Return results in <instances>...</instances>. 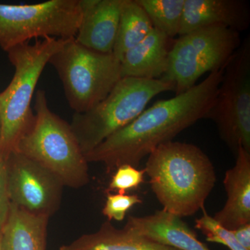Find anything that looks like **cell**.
<instances>
[{
    "label": "cell",
    "mask_w": 250,
    "mask_h": 250,
    "mask_svg": "<svg viewBox=\"0 0 250 250\" xmlns=\"http://www.w3.org/2000/svg\"><path fill=\"white\" fill-rule=\"evenodd\" d=\"M224 69L210 72L205 80L183 93L156 102L85 154V159L88 163H102L108 172H114L123 165L137 167L158 146L172 141L200 120L207 119Z\"/></svg>",
    "instance_id": "cell-1"
},
{
    "label": "cell",
    "mask_w": 250,
    "mask_h": 250,
    "mask_svg": "<svg viewBox=\"0 0 250 250\" xmlns=\"http://www.w3.org/2000/svg\"><path fill=\"white\" fill-rule=\"evenodd\" d=\"M147 156L144 170L163 210L182 218L205 207L216 174L211 161L200 147L171 141Z\"/></svg>",
    "instance_id": "cell-2"
},
{
    "label": "cell",
    "mask_w": 250,
    "mask_h": 250,
    "mask_svg": "<svg viewBox=\"0 0 250 250\" xmlns=\"http://www.w3.org/2000/svg\"><path fill=\"white\" fill-rule=\"evenodd\" d=\"M64 41L46 38L6 52L15 72L9 84L0 93V156L3 160L16 150L20 140L34 123L35 116L31 104L36 85L49 59Z\"/></svg>",
    "instance_id": "cell-3"
},
{
    "label": "cell",
    "mask_w": 250,
    "mask_h": 250,
    "mask_svg": "<svg viewBox=\"0 0 250 250\" xmlns=\"http://www.w3.org/2000/svg\"><path fill=\"white\" fill-rule=\"evenodd\" d=\"M34 121L16 150L36 161L66 187L79 188L89 181L88 161L70 125L51 111L45 91L35 95Z\"/></svg>",
    "instance_id": "cell-4"
},
{
    "label": "cell",
    "mask_w": 250,
    "mask_h": 250,
    "mask_svg": "<svg viewBox=\"0 0 250 250\" xmlns=\"http://www.w3.org/2000/svg\"><path fill=\"white\" fill-rule=\"evenodd\" d=\"M174 91L171 82L123 77L96 106L74 113L70 123L83 154L136 119L156 95Z\"/></svg>",
    "instance_id": "cell-5"
},
{
    "label": "cell",
    "mask_w": 250,
    "mask_h": 250,
    "mask_svg": "<svg viewBox=\"0 0 250 250\" xmlns=\"http://www.w3.org/2000/svg\"><path fill=\"white\" fill-rule=\"evenodd\" d=\"M49 63L58 74L74 113L96 106L122 79L121 62L114 54L87 48L75 38L65 40Z\"/></svg>",
    "instance_id": "cell-6"
},
{
    "label": "cell",
    "mask_w": 250,
    "mask_h": 250,
    "mask_svg": "<svg viewBox=\"0 0 250 250\" xmlns=\"http://www.w3.org/2000/svg\"><path fill=\"white\" fill-rule=\"evenodd\" d=\"M241 43L239 32L223 27L201 28L179 36L171 47L161 79L174 85L175 95L183 93L202 75L226 66Z\"/></svg>",
    "instance_id": "cell-7"
},
{
    "label": "cell",
    "mask_w": 250,
    "mask_h": 250,
    "mask_svg": "<svg viewBox=\"0 0 250 250\" xmlns=\"http://www.w3.org/2000/svg\"><path fill=\"white\" fill-rule=\"evenodd\" d=\"M80 20V0L0 4V48L6 52L33 39L75 38Z\"/></svg>",
    "instance_id": "cell-8"
},
{
    "label": "cell",
    "mask_w": 250,
    "mask_h": 250,
    "mask_svg": "<svg viewBox=\"0 0 250 250\" xmlns=\"http://www.w3.org/2000/svg\"><path fill=\"white\" fill-rule=\"evenodd\" d=\"M207 119L236 154L250 152V39L246 38L224 69L214 103Z\"/></svg>",
    "instance_id": "cell-9"
},
{
    "label": "cell",
    "mask_w": 250,
    "mask_h": 250,
    "mask_svg": "<svg viewBox=\"0 0 250 250\" xmlns=\"http://www.w3.org/2000/svg\"><path fill=\"white\" fill-rule=\"evenodd\" d=\"M5 163L11 203L49 218L58 210L64 186L54 174L16 150Z\"/></svg>",
    "instance_id": "cell-10"
},
{
    "label": "cell",
    "mask_w": 250,
    "mask_h": 250,
    "mask_svg": "<svg viewBox=\"0 0 250 250\" xmlns=\"http://www.w3.org/2000/svg\"><path fill=\"white\" fill-rule=\"evenodd\" d=\"M123 0H80L81 20L75 40L87 48L113 53Z\"/></svg>",
    "instance_id": "cell-11"
},
{
    "label": "cell",
    "mask_w": 250,
    "mask_h": 250,
    "mask_svg": "<svg viewBox=\"0 0 250 250\" xmlns=\"http://www.w3.org/2000/svg\"><path fill=\"white\" fill-rule=\"evenodd\" d=\"M250 25V7L245 0H185L179 36L209 27L241 33Z\"/></svg>",
    "instance_id": "cell-12"
},
{
    "label": "cell",
    "mask_w": 250,
    "mask_h": 250,
    "mask_svg": "<svg viewBox=\"0 0 250 250\" xmlns=\"http://www.w3.org/2000/svg\"><path fill=\"white\" fill-rule=\"evenodd\" d=\"M125 228L177 250H210L182 218L164 210L146 216H129Z\"/></svg>",
    "instance_id": "cell-13"
},
{
    "label": "cell",
    "mask_w": 250,
    "mask_h": 250,
    "mask_svg": "<svg viewBox=\"0 0 250 250\" xmlns=\"http://www.w3.org/2000/svg\"><path fill=\"white\" fill-rule=\"evenodd\" d=\"M234 166L223 179L228 200L213 218L223 228L235 229L250 223V152L240 147Z\"/></svg>",
    "instance_id": "cell-14"
},
{
    "label": "cell",
    "mask_w": 250,
    "mask_h": 250,
    "mask_svg": "<svg viewBox=\"0 0 250 250\" xmlns=\"http://www.w3.org/2000/svg\"><path fill=\"white\" fill-rule=\"evenodd\" d=\"M171 39L153 28L141 42L126 52L121 61V76L158 80L166 73Z\"/></svg>",
    "instance_id": "cell-15"
},
{
    "label": "cell",
    "mask_w": 250,
    "mask_h": 250,
    "mask_svg": "<svg viewBox=\"0 0 250 250\" xmlns=\"http://www.w3.org/2000/svg\"><path fill=\"white\" fill-rule=\"evenodd\" d=\"M49 218L11 203L1 230V250H46Z\"/></svg>",
    "instance_id": "cell-16"
},
{
    "label": "cell",
    "mask_w": 250,
    "mask_h": 250,
    "mask_svg": "<svg viewBox=\"0 0 250 250\" xmlns=\"http://www.w3.org/2000/svg\"><path fill=\"white\" fill-rule=\"evenodd\" d=\"M59 250H177L149 241L125 228L119 229L111 222L102 225L96 232L79 237Z\"/></svg>",
    "instance_id": "cell-17"
},
{
    "label": "cell",
    "mask_w": 250,
    "mask_h": 250,
    "mask_svg": "<svg viewBox=\"0 0 250 250\" xmlns=\"http://www.w3.org/2000/svg\"><path fill=\"white\" fill-rule=\"evenodd\" d=\"M153 25L137 0H123L119 27L113 54L120 62L152 31Z\"/></svg>",
    "instance_id": "cell-18"
},
{
    "label": "cell",
    "mask_w": 250,
    "mask_h": 250,
    "mask_svg": "<svg viewBox=\"0 0 250 250\" xmlns=\"http://www.w3.org/2000/svg\"><path fill=\"white\" fill-rule=\"evenodd\" d=\"M153 27L170 39L179 35L185 0H137Z\"/></svg>",
    "instance_id": "cell-19"
},
{
    "label": "cell",
    "mask_w": 250,
    "mask_h": 250,
    "mask_svg": "<svg viewBox=\"0 0 250 250\" xmlns=\"http://www.w3.org/2000/svg\"><path fill=\"white\" fill-rule=\"evenodd\" d=\"M202 210L203 215L195 220V227L205 235L206 241L223 245L230 250H247L237 241L231 230L223 228L213 217L208 215L205 207Z\"/></svg>",
    "instance_id": "cell-20"
},
{
    "label": "cell",
    "mask_w": 250,
    "mask_h": 250,
    "mask_svg": "<svg viewBox=\"0 0 250 250\" xmlns=\"http://www.w3.org/2000/svg\"><path fill=\"white\" fill-rule=\"evenodd\" d=\"M146 171L139 170L131 165L120 166L113 172L106 193L116 192L118 194H126V192L137 188L145 182Z\"/></svg>",
    "instance_id": "cell-21"
},
{
    "label": "cell",
    "mask_w": 250,
    "mask_h": 250,
    "mask_svg": "<svg viewBox=\"0 0 250 250\" xmlns=\"http://www.w3.org/2000/svg\"><path fill=\"white\" fill-rule=\"evenodd\" d=\"M142 202L143 200L137 195L107 193L103 213L107 218L108 221L121 222L129 210Z\"/></svg>",
    "instance_id": "cell-22"
},
{
    "label": "cell",
    "mask_w": 250,
    "mask_h": 250,
    "mask_svg": "<svg viewBox=\"0 0 250 250\" xmlns=\"http://www.w3.org/2000/svg\"><path fill=\"white\" fill-rule=\"evenodd\" d=\"M11 200L8 188L7 172L4 160L0 161V231L9 215Z\"/></svg>",
    "instance_id": "cell-23"
},
{
    "label": "cell",
    "mask_w": 250,
    "mask_h": 250,
    "mask_svg": "<svg viewBox=\"0 0 250 250\" xmlns=\"http://www.w3.org/2000/svg\"><path fill=\"white\" fill-rule=\"evenodd\" d=\"M237 241L245 249L250 250V223L231 230Z\"/></svg>",
    "instance_id": "cell-24"
},
{
    "label": "cell",
    "mask_w": 250,
    "mask_h": 250,
    "mask_svg": "<svg viewBox=\"0 0 250 250\" xmlns=\"http://www.w3.org/2000/svg\"><path fill=\"white\" fill-rule=\"evenodd\" d=\"M0 243H1V231H0ZM0 250H1V243H0Z\"/></svg>",
    "instance_id": "cell-25"
},
{
    "label": "cell",
    "mask_w": 250,
    "mask_h": 250,
    "mask_svg": "<svg viewBox=\"0 0 250 250\" xmlns=\"http://www.w3.org/2000/svg\"><path fill=\"white\" fill-rule=\"evenodd\" d=\"M0 135H1V123H0Z\"/></svg>",
    "instance_id": "cell-26"
},
{
    "label": "cell",
    "mask_w": 250,
    "mask_h": 250,
    "mask_svg": "<svg viewBox=\"0 0 250 250\" xmlns=\"http://www.w3.org/2000/svg\"><path fill=\"white\" fill-rule=\"evenodd\" d=\"M2 160H3V159H1V156H0V161H2Z\"/></svg>",
    "instance_id": "cell-27"
}]
</instances>
